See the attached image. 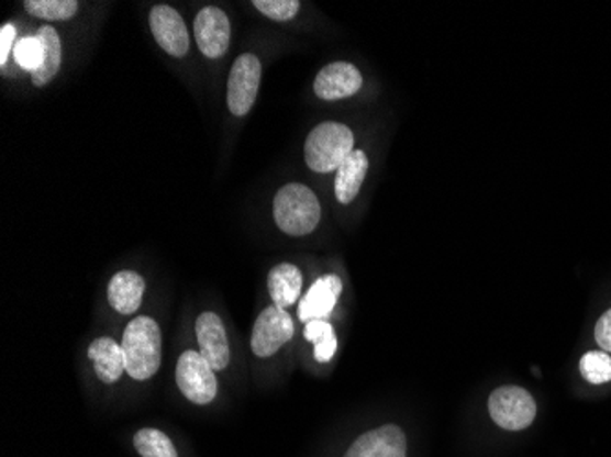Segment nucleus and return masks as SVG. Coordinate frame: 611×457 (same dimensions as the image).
<instances>
[{"instance_id":"6ab92c4d","label":"nucleus","mask_w":611,"mask_h":457,"mask_svg":"<svg viewBox=\"0 0 611 457\" xmlns=\"http://www.w3.org/2000/svg\"><path fill=\"white\" fill-rule=\"evenodd\" d=\"M304 337L315 346V359L330 363L337 352V337L327 321H311L306 324Z\"/></svg>"},{"instance_id":"f8f14e48","label":"nucleus","mask_w":611,"mask_h":457,"mask_svg":"<svg viewBox=\"0 0 611 457\" xmlns=\"http://www.w3.org/2000/svg\"><path fill=\"white\" fill-rule=\"evenodd\" d=\"M360 87H363V76L349 63H332V65L324 66L313 82L316 98L324 99V101L349 98L359 92Z\"/></svg>"},{"instance_id":"ddd939ff","label":"nucleus","mask_w":611,"mask_h":457,"mask_svg":"<svg viewBox=\"0 0 611 457\" xmlns=\"http://www.w3.org/2000/svg\"><path fill=\"white\" fill-rule=\"evenodd\" d=\"M343 293V280L337 275H324L316 278L308 289L304 299L299 302V319L302 322L326 321L337 305L338 297Z\"/></svg>"},{"instance_id":"dca6fc26","label":"nucleus","mask_w":611,"mask_h":457,"mask_svg":"<svg viewBox=\"0 0 611 457\" xmlns=\"http://www.w3.org/2000/svg\"><path fill=\"white\" fill-rule=\"evenodd\" d=\"M366 172H368V158L363 151H354L348 158L344 159L335 176V197L338 202L344 205L354 202L363 187Z\"/></svg>"},{"instance_id":"412c9836","label":"nucleus","mask_w":611,"mask_h":457,"mask_svg":"<svg viewBox=\"0 0 611 457\" xmlns=\"http://www.w3.org/2000/svg\"><path fill=\"white\" fill-rule=\"evenodd\" d=\"M27 13L46 21H66L70 16L76 15V0H26L24 2Z\"/></svg>"},{"instance_id":"2eb2a0df","label":"nucleus","mask_w":611,"mask_h":457,"mask_svg":"<svg viewBox=\"0 0 611 457\" xmlns=\"http://www.w3.org/2000/svg\"><path fill=\"white\" fill-rule=\"evenodd\" d=\"M145 293V280L136 271L115 272L109 283V302L121 315L136 313Z\"/></svg>"},{"instance_id":"9d476101","label":"nucleus","mask_w":611,"mask_h":457,"mask_svg":"<svg viewBox=\"0 0 611 457\" xmlns=\"http://www.w3.org/2000/svg\"><path fill=\"white\" fill-rule=\"evenodd\" d=\"M197 337L203 359L213 366L214 371L225 370L230 365L231 352L222 319L211 311L202 313L197 319Z\"/></svg>"},{"instance_id":"f03ea898","label":"nucleus","mask_w":611,"mask_h":457,"mask_svg":"<svg viewBox=\"0 0 611 457\" xmlns=\"http://www.w3.org/2000/svg\"><path fill=\"white\" fill-rule=\"evenodd\" d=\"M274 214L280 231L291 236H306L319 225L321 205L310 187L288 183L275 197Z\"/></svg>"},{"instance_id":"6e6552de","label":"nucleus","mask_w":611,"mask_h":457,"mask_svg":"<svg viewBox=\"0 0 611 457\" xmlns=\"http://www.w3.org/2000/svg\"><path fill=\"white\" fill-rule=\"evenodd\" d=\"M195 37L198 48L209 59H219L227 52L231 43V22L216 5L203 8L195 21Z\"/></svg>"},{"instance_id":"a878e982","label":"nucleus","mask_w":611,"mask_h":457,"mask_svg":"<svg viewBox=\"0 0 611 457\" xmlns=\"http://www.w3.org/2000/svg\"><path fill=\"white\" fill-rule=\"evenodd\" d=\"M596 338L604 352H611V310H608L597 322Z\"/></svg>"},{"instance_id":"f257e3e1","label":"nucleus","mask_w":611,"mask_h":457,"mask_svg":"<svg viewBox=\"0 0 611 457\" xmlns=\"http://www.w3.org/2000/svg\"><path fill=\"white\" fill-rule=\"evenodd\" d=\"M126 371L136 381H147L162 365V332L151 316H136L121 341Z\"/></svg>"},{"instance_id":"4468645a","label":"nucleus","mask_w":611,"mask_h":457,"mask_svg":"<svg viewBox=\"0 0 611 457\" xmlns=\"http://www.w3.org/2000/svg\"><path fill=\"white\" fill-rule=\"evenodd\" d=\"M88 357L93 363L96 376L104 384H114L126 371L125 354L114 338H96L88 348Z\"/></svg>"},{"instance_id":"0eeeda50","label":"nucleus","mask_w":611,"mask_h":457,"mask_svg":"<svg viewBox=\"0 0 611 457\" xmlns=\"http://www.w3.org/2000/svg\"><path fill=\"white\" fill-rule=\"evenodd\" d=\"M296 327L290 313L279 305H269L258 315L252 333V349L257 357H271L290 343Z\"/></svg>"},{"instance_id":"39448f33","label":"nucleus","mask_w":611,"mask_h":457,"mask_svg":"<svg viewBox=\"0 0 611 457\" xmlns=\"http://www.w3.org/2000/svg\"><path fill=\"white\" fill-rule=\"evenodd\" d=\"M176 382L180 392L195 404H209L219 393V381L214 376L213 366L203 359L200 352L192 349H187L178 359Z\"/></svg>"},{"instance_id":"423d86ee","label":"nucleus","mask_w":611,"mask_h":457,"mask_svg":"<svg viewBox=\"0 0 611 457\" xmlns=\"http://www.w3.org/2000/svg\"><path fill=\"white\" fill-rule=\"evenodd\" d=\"M263 77V65L257 55L244 54L235 60L227 79V107L236 118L253 109Z\"/></svg>"},{"instance_id":"393cba45","label":"nucleus","mask_w":611,"mask_h":457,"mask_svg":"<svg viewBox=\"0 0 611 457\" xmlns=\"http://www.w3.org/2000/svg\"><path fill=\"white\" fill-rule=\"evenodd\" d=\"M15 26L13 24H4L0 30V65L4 66L10 57L11 49L15 48Z\"/></svg>"},{"instance_id":"b1692460","label":"nucleus","mask_w":611,"mask_h":457,"mask_svg":"<svg viewBox=\"0 0 611 457\" xmlns=\"http://www.w3.org/2000/svg\"><path fill=\"white\" fill-rule=\"evenodd\" d=\"M253 5L264 15L279 22L290 21L301 10L299 0H255Z\"/></svg>"},{"instance_id":"20e7f679","label":"nucleus","mask_w":611,"mask_h":457,"mask_svg":"<svg viewBox=\"0 0 611 457\" xmlns=\"http://www.w3.org/2000/svg\"><path fill=\"white\" fill-rule=\"evenodd\" d=\"M489 414L503 431H524L535 421V399L524 388H497L489 398Z\"/></svg>"},{"instance_id":"4be33fe9","label":"nucleus","mask_w":611,"mask_h":457,"mask_svg":"<svg viewBox=\"0 0 611 457\" xmlns=\"http://www.w3.org/2000/svg\"><path fill=\"white\" fill-rule=\"evenodd\" d=\"M580 374L591 384L611 381V357L607 352H588L580 360Z\"/></svg>"},{"instance_id":"5701e85b","label":"nucleus","mask_w":611,"mask_h":457,"mask_svg":"<svg viewBox=\"0 0 611 457\" xmlns=\"http://www.w3.org/2000/svg\"><path fill=\"white\" fill-rule=\"evenodd\" d=\"M13 55H15V60L22 70L35 74L41 63H43V44L38 41L37 35L35 37L21 38L15 44V48H13Z\"/></svg>"},{"instance_id":"aec40b11","label":"nucleus","mask_w":611,"mask_h":457,"mask_svg":"<svg viewBox=\"0 0 611 457\" xmlns=\"http://www.w3.org/2000/svg\"><path fill=\"white\" fill-rule=\"evenodd\" d=\"M134 447L142 457H178L170 437L156 428H143L134 436Z\"/></svg>"},{"instance_id":"1a4fd4ad","label":"nucleus","mask_w":611,"mask_h":457,"mask_svg":"<svg viewBox=\"0 0 611 457\" xmlns=\"http://www.w3.org/2000/svg\"><path fill=\"white\" fill-rule=\"evenodd\" d=\"M151 30L154 38L167 54L184 57L189 52V33L180 13L167 4L154 5L151 10Z\"/></svg>"},{"instance_id":"a211bd4d","label":"nucleus","mask_w":611,"mask_h":457,"mask_svg":"<svg viewBox=\"0 0 611 457\" xmlns=\"http://www.w3.org/2000/svg\"><path fill=\"white\" fill-rule=\"evenodd\" d=\"M38 41L43 44V63L38 70L32 74V81L35 87H46L60 68L63 59V48H60L59 33L52 26H43L37 32Z\"/></svg>"},{"instance_id":"f3484780","label":"nucleus","mask_w":611,"mask_h":457,"mask_svg":"<svg viewBox=\"0 0 611 457\" xmlns=\"http://www.w3.org/2000/svg\"><path fill=\"white\" fill-rule=\"evenodd\" d=\"M268 289L274 305L282 310L296 304L302 291V272L293 264H279L269 271Z\"/></svg>"},{"instance_id":"9b49d317","label":"nucleus","mask_w":611,"mask_h":457,"mask_svg":"<svg viewBox=\"0 0 611 457\" xmlns=\"http://www.w3.org/2000/svg\"><path fill=\"white\" fill-rule=\"evenodd\" d=\"M344 457H407V437L399 426H379L357 437Z\"/></svg>"},{"instance_id":"7ed1b4c3","label":"nucleus","mask_w":611,"mask_h":457,"mask_svg":"<svg viewBox=\"0 0 611 457\" xmlns=\"http://www.w3.org/2000/svg\"><path fill=\"white\" fill-rule=\"evenodd\" d=\"M354 153V134L343 123H321L306 140V164L315 172H332Z\"/></svg>"}]
</instances>
